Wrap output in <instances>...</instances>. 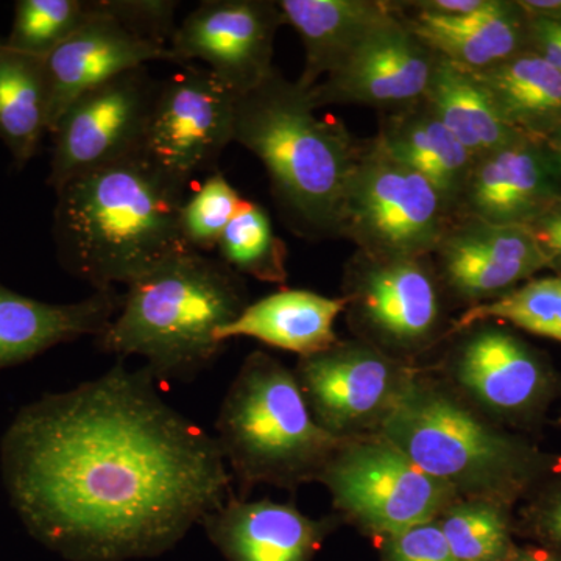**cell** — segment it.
Here are the masks:
<instances>
[{"label":"cell","instance_id":"6da1fadb","mask_svg":"<svg viewBox=\"0 0 561 561\" xmlns=\"http://www.w3.org/2000/svg\"><path fill=\"white\" fill-rule=\"evenodd\" d=\"M0 463L28 530L87 561L164 551L232 494L216 437L162 400L149 368L122 359L25 405Z\"/></svg>","mask_w":561,"mask_h":561},{"label":"cell","instance_id":"7a4b0ae2","mask_svg":"<svg viewBox=\"0 0 561 561\" xmlns=\"http://www.w3.org/2000/svg\"><path fill=\"white\" fill-rule=\"evenodd\" d=\"M190 186L142 151L68 181L54 214L62 267L108 290L192 251L180 228Z\"/></svg>","mask_w":561,"mask_h":561},{"label":"cell","instance_id":"3957f363","mask_svg":"<svg viewBox=\"0 0 561 561\" xmlns=\"http://www.w3.org/2000/svg\"><path fill=\"white\" fill-rule=\"evenodd\" d=\"M316 111L308 90L275 69L236 101L234 140L264 164L273 198L295 234L337 238L364 144L341 121Z\"/></svg>","mask_w":561,"mask_h":561},{"label":"cell","instance_id":"277c9868","mask_svg":"<svg viewBox=\"0 0 561 561\" xmlns=\"http://www.w3.org/2000/svg\"><path fill=\"white\" fill-rule=\"evenodd\" d=\"M241 275L187 251L127 286L119 312L99 335L103 353L147 360L157 382H190L224 350L220 328L245 308Z\"/></svg>","mask_w":561,"mask_h":561},{"label":"cell","instance_id":"5b68a950","mask_svg":"<svg viewBox=\"0 0 561 561\" xmlns=\"http://www.w3.org/2000/svg\"><path fill=\"white\" fill-rule=\"evenodd\" d=\"M216 430L242 496L257 483L290 489L317 481L346 440L317 423L295 373L261 351L243 362Z\"/></svg>","mask_w":561,"mask_h":561},{"label":"cell","instance_id":"8992f818","mask_svg":"<svg viewBox=\"0 0 561 561\" xmlns=\"http://www.w3.org/2000/svg\"><path fill=\"white\" fill-rule=\"evenodd\" d=\"M420 468L457 494L491 500L519 474L518 451L461 402L430 383L409 379L376 427Z\"/></svg>","mask_w":561,"mask_h":561},{"label":"cell","instance_id":"52a82bcc","mask_svg":"<svg viewBox=\"0 0 561 561\" xmlns=\"http://www.w3.org/2000/svg\"><path fill=\"white\" fill-rule=\"evenodd\" d=\"M454 219L437 190L370 140L362 146L341 236L371 257H431Z\"/></svg>","mask_w":561,"mask_h":561},{"label":"cell","instance_id":"ba28073f","mask_svg":"<svg viewBox=\"0 0 561 561\" xmlns=\"http://www.w3.org/2000/svg\"><path fill=\"white\" fill-rule=\"evenodd\" d=\"M317 481L330 489L339 511L386 538L435 522L457 500L451 486L378 435L346 438Z\"/></svg>","mask_w":561,"mask_h":561},{"label":"cell","instance_id":"9c48e42d","mask_svg":"<svg viewBox=\"0 0 561 561\" xmlns=\"http://www.w3.org/2000/svg\"><path fill=\"white\" fill-rule=\"evenodd\" d=\"M160 84L140 66L70 103L49 133L54 146L47 184L57 192L77 176L142 151Z\"/></svg>","mask_w":561,"mask_h":561},{"label":"cell","instance_id":"30bf717a","mask_svg":"<svg viewBox=\"0 0 561 561\" xmlns=\"http://www.w3.org/2000/svg\"><path fill=\"white\" fill-rule=\"evenodd\" d=\"M238 95L208 68L183 65L161 81L142 153L172 175L192 183L216 172L217 161L234 140Z\"/></svg>","mask_w":561,"mask_h":561},{"label":"cell","instance_id":"8fae6325","mask_svg":"<svg viewBox=\"0 0 561 561\" xmlns=\"http://www.w3.org/2000/svg\"><path fill=\"white\" fill-rule=\"evenodd\" d=\"M295 376L313 419L339 438L378 427L412 378L400 362L364 342H337L301 357Z\"/></svg>","mask_w":561,"mask_h":561},{"label":"cell","instance_id":"7c38bea8","mask_svg":"<svg viewBox=\"0 0 561 561\" xmlns=\"http://www.w3.org/2000/svg\"><path fill=\"white\" fill-rule=\"evenodd\" d=\"M284 25L272 0H206L173 33L176 65L205 62L238 98L256 90L275 70V36Z\"/></svg>","mask_w":561,"mask_h":561},{"label":"cell","instance_id":"4fadbf2b","mask_svg":"<svg viewBox=\"0 0 561 561\" xmlns=\"http://www.w3.org/2000/svg\"><path fill=\"white\" fill-rule=\"evenodd\" d=\"M345 297L376 346L421 348L440 327V289L431 257H371L357 251Z\"/></svg>","mask_w":561,"mask_h":561},{"label":"cell","instance_id":"5bb4252c","mask_svg":"<svg viewBox=\"0 0 561 561\" xmlns=\"http://www.w3.org/2000/svg\"><path fill=\"white\" fill-rule=\"evenodd\" d=\"M438 60L398 9L341 68L309 88V99L317 110L360 105L383 114L408 108L423 101Z\"/></svg>","mask_w":561,"mask_h":561},{"label":"cell","instance_id":"9a60e30c","mask_svg":"<svg viewBox=\"0 0 561 561\" xmlns=\"http://www.w3.org/2000/svg\"><path fill=\"white\" fill-rule=\"evenodd\" d=\"M438 275L459 300L471 306L494 300L548 267V260L526 227H501L456 217L437 250Z\"/></svg>","mask_w":561,"mask_h":561},{"label":"cell","instance_id":"2e32d148","mask_svg":"<svg viewBox=\"0 0 561 561\" xmlns=\"http://www.w3.org/2000/svg\"><path fill=\"white\" fill-rule=\"evenodd\" d=\"M561 201V179L540 142L522 139L476 160L454 213L527 227Z\"/></svg>","mask_w":561,"mask_h":561},{"label":"cell","instance_id":"e0dca14e","mask_svg":"<svg viewBox=\"0 0 561 561\" xmlns=\"http://www.w3.org/2000/svg\"><path fill=\"white\" fill-rule=\"evenodd\" d=\"M88 21L43 60L49 133L84 92L151 61L176 62L168 46L139 38L91 2Z\"/></svg>","mask_w":561,"mask_h":561},{"label":"cell","instance_id":"ac0fdd59","mask_svg":"<svg viewBox=\"0 0 561 561\" xmlns=\"http://www.w3.org/2000/svg\"><path fill=\"white\" fill-rule=\"evenodd\" d=\"M121 305L116 289L95 290L72 305H50L0 284V370L84 335L99 337Z\"/></svg>","mask_w":561,"mask_h":561},{"label":"cell","instance_id":"d6986e66","mask_svg":"<svg viewBox=\"0 0 561 561\" xmlns=\"http://www.w3.org/2000/svg\"><path fill=\"white\" fill-rule=\"evenodd\" d=\"M202 523L231 561H309L324 531L291 505L234 494Z\"/></svg>","mask_w":561,"mask_h":561},{"label":"cell","instance_id":"ffe728a7","mask_svg":"<svg viewBox=\"0 0 561 561\" xmlns=\"http://www.w3.org/2000/svg\"><path fill=\"white\" fill-rule=\"evenodd\" d=\"M284 24L297 31L306 62L298 83L316 87L398 11L386 0H280Z\"/></svg>","mask_w":561,"mask_h":561},{"label":"cell","instance_id":"44dd1931","mask_svg":"<svg viewBox=\"0 0 561 561\" xmlns=\"http://www.w3.org/2000/svg\"><path fill=\"white\" fill-rule=\"evenodd\" d=\"M405 21L438 57L471 72L527 49V14L516 2L486 0L482 9L459 16L416 11Z\"/></svg>","mask_w":561,"mask_h":561},{"label":"cell","instance_id":"7402d4cb","mask_svg":"<svg viewBox=\"0 0 561 561\" xmlns=\"http://www.w3.org/2000/svg\"><path fill=\"white\" fill-rule=\"evenodd\" d=\"M346 308V297L328 298L311 290L283 289L247 305L231 323L217 331L216 337L224 343L234 337L256 339L308 357L339 342L334 323Z\"/></svg>","mask_w":561,"mask_h":561},{"label":"cell","instance_id":"603a6c76","mask_svg":"<svg viewBox=\"0 0 561 561\" xmlns=\"http://www.w3.org/2000/svg\"><path fill=\"white\" fill-rule=\"evenodd\" d=\"M373 140L393 160L430 181L454 216L476 160L424 99L408 108L383 113Z\"/></svg>","mask_w":561,"mask_h":561},{"label":"cell","instance_id":"cb8c5ba5","mask_svg":"<svg viewBox=\"0 0 561 561\" xmlns=\"http://www.w3.org/2000/svg\"><path fill=\"white\" fill-rule=\"evenodd\" d=\"M456 376L476 401L497 412L529 408L545 386L541 365L523 342L490 327L461 343Z\"/></svg>","mask_w":561,"mask_h":561},{"label":"cell","instance_id":"d4e9b609","mask_svg":"<svg viewBox=\"0 0 561 561\" xmlns=\"http://www.w3.org/2000/svg\"><path fill=\"white\" fill-rule=\"evenodd\" d=\"M502 119L524 138L541 142L561 127V72L526 49L493 68L472 72Z\"/></svg>","mask_w":561,"mask_h":561},{"label":"cell","instance_id":"484cf974","mask_svg":"<svg viewBox=\"0 0 561 561\" xmlns=\"http://www.w3.org/2000/svg\"><path fill=\"white\" fill-rule=\"evenodd\" d=\"M424 101L474 160L527 139L505 124L471 70L440 57Z\"/></svg>","mask_w":561,"mask_h":561},{"label":"cell","instance_id":"4316f807","mask_svg":"<svg viewBox=\"0 0 561 561\" xmlns=\"http://www.w3.org/2000/svg\"><path fill=\"white\" fill-rule=\"evenodd\" d=\"M47 125L43 60L0 36V140L20 171L38 153Z\"/></svg>","mask_w":561,"mask_h":561},{"label":"cell","instance_id":"83f0119b","mask_svg":"<svg viewBox=\"0 0 561 561\" xmlns=\"http://www.w3.org/2000/svg\"><path fill=\"white\" fill-rule=\"evenodd\" d=\"M217 251L219 260L238 275L273 284L287 279L286 243L273 230L267 210L257 203L245 198L221 234Z\"/></svg>","mask_w":561,"mask_h":561},{"label":"cell","instance_id":"f1b7e54d","mask_svg":"<svg viewBox=\"0 0 561 561\" xmlns=\"http://www.w3.org/2000/svg\"><path fill=\"white\" fill-rule=\"evenodd\" d=\"M485 320L508 321L531 334L561 342V278L534 279L500 298L471 306L461 313L454 332Z\"/></svg>","mask_w":561,"mask_h":561},{"label":"cell","instance_id":"f546056e","mask_svg":"<svg viewBox=\"0 0 561 561\" xmlns=\"http://www.w3.org/2000/svg\"><path fill=\"white\" fill-rule=\"evenodd\" d=\"M90 16V0H18L7 41L13 49L44 60Z\"/></svg>","mask_w":561,"mask_h":561},{"label":"cell","instance_id":"4dcf8cb0","mask_svg":"<svg viewBox=\"0 0 561 561\" xmlns=\"http://www.w3.org/2000/svg\"><path fill=\"white\" fill-rule=\"evenodd\" d=\"M438 524L457 561H497L507 552V523L493 501L454 502Z\"/></svg>","mask_w":561,"mask_h":561},{"label":"cell","instance_id":"1f68e13d","mask_svg":"<svg viewBox=\"0 0 561 561\" xmlns=\"http://www.w3.org/2000/svg\"><path fill=\"white\" fill-rule=\"evenodd\" d=\"M243 202L245 198L224 173H209L181 206L180 228L186 245L203 254L217 250Z\"/></svg>","mask_w":561,"mask_h":561},{"label":"cell","instance_id":"d6a6232c","mask_svg":"<svg viewBox=\"0 0 561 561\" xmlns=\"http://www.w3.org/2000/svg\"><path fill=\"white\" fill-rule=\"evenodd\" d=\"M95 9L113 18L139 38L168 46L176 31L179 2L172 0H92Z\"/></svg>","mask_w":561,"mask_h":561},{"label":"cell","instance_id":"836d02e7","mask_svg":"<svg viewBox=\"0 0 561 561\" xmlns=\"http://www.w3.org/2000/svg\"><path fill=\"white\" fill-rule=\"evenodd\" d=\"M386 561H457L437 522L386 538Z\"/></svg>","mask_w":561,"mask_h":561},{"label":"cell","instance_id":"e575fe53","mask_svg":"<svg viewBox=\"0 0 561 561\" xmlns=\"http://www.w3.org/2000/svg\"><path fill=\"white\" fill-rule=\"evenodd\" d=\"M527 49L561 72V18L527 16Z\"/></svg>","mask_w":561,"mask_h":561},{"label":"cell","instance_id":"d590c367","mask_svg":"<svg viewBox=\"0 0 561 561\" xmlns=\"http://www.w3.org/2000/svg\"><path fill=\"white\" fill-rule=\"evenodd\" d=\"M549 265H561V201L527 225Z\"/></svg>","mask_w":561,"mask_h":561},{"label":"cell","instance_id":"8d00e7d4","mask_svg":"<svg viewBox=\"0 0 561 561\" xmlns=\"http://www.w3.org/2000/svg\"><path fill=\"white\" fill-rule=\"evenodd\" d=\"M486 0H413L397 3L401 9H413L421 13L438 14V16H459L472 13L485 5Z\"/></svg>","mask_w":561,"mask_h":561},{"label":"cell","instance_id":"74e56055","mask_svg":"<svg viewBox=\"0 0 561 561\" xmlns=\"http://www.w3.org/2000/svg\"><path fill=\"white\" fill-rule=\"evenodd\" d=\"M541 146L545 147L546 153L551 158L553 168L561 179V127L553 130L551 135L546 136L541 140Z\"/></svg>","mask_w":561,"mask_h":561},{"label":"cell","instance_id":"f35d334b","mask_svg":"<svg viewBox=\"0 0 561 561\" xmlns=\"http://www.w3.org/2000/svg\"><path fill=\"white\" fill-rule=\"evenodd\" d=\"M549 531L561 541V497L553 504L551 512L548 515Z\"/></svg>","mask_w":561,"mask_h":561},{"label":"cell","instance_id":"ab89813d","mask_svg":"<svg viewBox=\"0 0 561 561\" xmlns=\"http://www.w3.org/2000/svg\"><path fill=\"white\" fill-rule=\"evenodd\" d=\"M519 561H559L549 559V557H540V556H524Z\"/></svg>","mask_w":561,"mask_h":561}]
</instances>
